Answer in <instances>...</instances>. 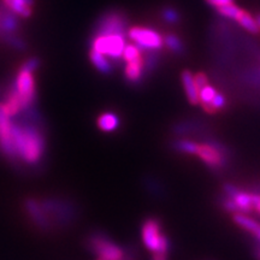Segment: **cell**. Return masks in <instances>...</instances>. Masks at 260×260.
I'll return each instance as SVG.
<instances>
[{
	"mask_svg": "<svg viewBox=\"0 0 260 260\" xmlns=\"http://www.w3.org/2000/svg\"><path fill=\"white\" fill-rule=\"evenodd\" d=\"M16 159L28 165H37L46 152V140L38 125L14 123L11 130Z\"/></svg>",
	"mask_w": 260,
	"mask_h": 260,
	"instance_id": "obj_1",
	"label": "cell"
},
{
	"mask_svg": "<svg viewBox=\"0 0 260 260\" xmlns=\"http://www.w3.org/2000/svg\"><path fill=\"white\" fill-rule=\"evenodd\" d=\"M161 222L154 217L145 219L141 226L142 242L149 252L168 254L171 248L169 237L161 233Z\"/></svg>",
	"mask_w": 260,
	"mask_h": 260,
	"instance_id": "obj_2",
	"label": "cell"
},
{
	"mask_svg": "<svg viewBox=\"0 0 260 260\" xmlns=\"http://www.w3.org/2000/svg\"><path fill=\"white\" fill-rule=\"evenodd\" d=\"M125 45V34H95L92 40V50L116 60L122 58Z\"/></svg>",
	"mask_w": 260,
	"mask_h": 260,
	"instance_id": "obj_3",
	"label": "cell"
},
{
	"mask_svg": "<svg viewBox=\"0 0 260 260\" xmlns=\"http://www.w3.org/2000/svg\"><path fill=\"white\" fill-rule=\"evenodd\" d=\"M88 247L103 260H125V252L104 234H93L88 239Z\"/></svg>",
	"mask_w": 260,
	"mask_h": 260,
	"instance_id": "obj_4",
	"label": "cell"
},
{
	"mask_svg": "<svg viewBox=\"0 0 260 260\" xmlns=\"http://www.w3.org/2000/svg\"><path fill=\"white\" fill-rule=\"evenodd\" d=\"M128 38L141 51H158L164 45V38L157 30L146 27L129 29Z\"/></svg>",
	"mask_w": 260,
	"mask_h": 260,
	"instance_id": "obj_5",
	"label": "cell"
},
{
	"mask_svg": "<svg viewBox=\"0 0 260 260\" xmlns=\"http://www.w3.org/2000/svg\"><path fill=\"white\" fill-rule=\"evenodd\" d=\"M195 155H198L204 164L213 170H219L226 164L228 155L222 146L211 142V144H198Z\"/></svg>",
	"mask_w": 260,
	"mask_h": 260,
	"instance_id": "obj_6",
	"label": "cell"
},
{
	"mask_svg": "<svg viewBox=\"0 0 260 260\" xmlns=\"http://www.w3.org/2000/svg\"><path fill=\"white\" fill-rule=\"evenodd\" d=\"M16 90L21 98L23 111L30 109L32 104L37 100V88H35V81L30 71L19 70L17 79L14 82Z\"/></svg>",
	"mask_w": 260,
	"mask_h": 260,
	"instance_id": "obj_7",
	"label": "cell"
},
{
	"mask_svg": "<svg viewBox=\"0 0 260 260\" xmlns=\"http://www.w3.org/2000/svg\"><path fill=\"white\" fill-rule=\"evenodd\" d=\"M223 190L226 198L233 200L239 212L248 213L253 210V194L239 189V188L230 183L224 184Z\"/></svg>",
	"mask_w": 260,
	"mask_h": 260,
	"instance_id": "obj_8",
	"label": "cell"
},
{
	"mask_svg": "<svg viewBox=\"0 0 260 260\" xmlns=\"http://www.w3.org/2000/svg\"><path fill=\"white\" fill-rule=\"evenodd\" d=\"M125 19L118 14H107L96 27V34H125Z\"/></svg>",
	"mask_w": 260,
	"mask_h": 260,
	"instance_id": "obj_9",
	"label": "cell"
},
{
	"mask_svg": "<svg viewBox=\"0 0 260 260\" xmlns=\"http://www.w3.org/2000/svg\"><path fill=\"white\" fill-rule=\"evenodd\" d=\"M24 207L27 213L29 214V217H30V219L34 222V224L39 228V229H50V219H48V216L44 211V209H42V206L38 200L27 199L24 203Z\"/></svg>",
	"mask_w": 260,
	"mask_h": 260,
	"instance_id": "obj_10",
	"label": "cell"
},
{
	"mask_svg": "<svg viewBox=\"0 0 260 260\" xmlns=\"http://www.w3.org/2000/svg\"><path fill=\"white\" fill-rule=\"evenodd\" d=\"M18 28V21L11 10L5 6L0 9V38L8 34H14Z\"/></svg>",
	"mask_w": 260,
	"mask_h": 260,
	"instance_id": "obj_11",
	"label": "cell"
},
{
	"mask_svg": "<svg viewBox=\"0 0 260 260\" xmlns=\"http://www.w3.org/2000/svg\"><path fill=\"white\" fill-rule=\"evenodd\" d=\"M182 84H183L184 92H186L187 99L191 105H198L199 104V89H198L197 83H195L194 75L189 70L183 71L181 75Z\"/></svg>",
	"mask_w": 260,
	"mask_h": 260,
	"instance_id": "obj_12",
	"label": "cell"
},
{
	"mask_svg": "<svg viewBox=\"0 0 260 260\" xmlns=\"http://www.w3.org/2000/svg\"><path fill=\"white\" fill-rule=\"evenodd\" d=\"M96 125L104 133H113L121 125V118L115 112H104L98 117Z\"/></svg>",
	"mask_w": 260,
	"mask_h": 260,
	"instance_id": "obj_13",
	"label": "cell"
},
{
	"mask_svg": "<svg viewBox=\"0 0 260 260\" xmlns=\"http://www.w3.org/2000/svg\"><path fill=\"white\" fill-rule=\"evenodd\" d=\"M145 73V65H144V59L130 61V63H126L124 75L126 81H129L130 83H139L140 81L142 80Z\"/></svg>",
	"mask_w": 260,
	"mask_h": 260,
	"instance_id": "obj_14",
	"label": "cell"
},
{
	"mask_svg": "<svg viewBox=\"0 0 260 260\" xmlns=\"http://www.w3.org/2000/svg\"><path fill=\"white\" fill-rule=\"evenodd\" d=\"M89 58L94 67H95V69L102 74H110L112 71V65L110 63V60L100 52L90 50Z\"/></svg>",
	"mask_w": 260,
	"mask_h": 260,
	"instance_id": "obj_15",
	"label": "cell"
},
{
	"mask_svg": "<svg viewBox=\"0 0 260 260\" xmlns=\"http://www.w3.org/2000/svg\"><path fill=\"white\" fill-rule=\"evenodd\" d=\"M237 22H239L240 25H241L242 28H245L247 31L252 32V34H256V32H259V30H260L256 19L254 17H252L251 15L247 14V12H245V11L241 12L240 17L237 18Z\"/></svg>",
	"mask_w": 260,
	"mask_h": 260,
	"instance_id": "obj_16",
	"label": "cell"
},
{
	"mask_svg": "<svg viewBox=\"0 0 260 260\" xmlns=\"http://www.w3.org/2000/svg\"><path fill=\"white\" fill-rule=\"evenodd\" d=\"M172 146H174V148L176 149L177 152H180V153L194 154L195 155L198 144H197V142L191 141V140L180 139V140H176V141H174Z\"/></svg>",
	"mask_w": 260,
	"mask_h": 260,
	"instance_id": "obj_17",
	"label": "cell"
},
{
	"mask_svg": "<svg viewBox=\"0 0 260 260\" xmlns=\"http://www.w3.org/2000/svg\"><path fill=\"white\" fill-rule=\"evenodd\" d=\"M3 4L11 10L12 12H16V14L23 16V17H29L31 15V8L28 5H22L19 3L14 2V0H3Z\"/></svg>",
	"mask_w": 260,
	"mask_h": 260,
	"instance_id": "obj_18",
	"label": "cell"
},
{
	"mask_svg": "<svg viewBox=\"0 0 260 260\" xmlns=\"http://www.w3.org/2000/svg\"><path fill=\"white\" fill-rule=\"evenodd\" d=\"M122 58L126 61V63L142 59L141 50L134 44H126L124 51H123Z\"/></svg>",
	"mask_w": 260,
	"mask_h": 260,
	"instance_id": "obj_19",
	"label": "cell"
},
{
	"mask_svg": "<svg viewBox=\"0 0 260 260\" xmlns=\"http://www.w3.org/2000/svg\"><path fill=\"white\" fill-rule=\"evenodd\" d=\"M216 93L217 90L214 89V87L211 86L210 83L199 90V104L203 105L204 109H206V107L210 105L211 102H212L213 96L216 95Z\"/></svg>",
	"mask_w": 260,
	"mask_h": 260,
	"instance_id": "obj_20",
	"label": "cell"
},
{
	"mask_svg": "<svg viewBox=\"0 0 260 260\" xmlns=\"http://www.w3.org/2000/svg\"><path fill=\"white\" fill-rule=\"evenodd\" d=\"M164 44L174 53H182L183 52V44H182L181 39L176 34H168L164 38Z\"/></svg>",
	"mask_w": 260,
	"mask_h": 260,
	"instance_id": "obj_21",
	"label": "cell"
},
{
	"mask_svg": "<svg viewBox=\"0 0 260 260\" xmlns=\"http://www.w3.org/2000/svg\"><path fill=\"white\" fill-rule=\"evenodd\" d=\"M225 106H226V98L224 96V94L217 92L216 95L213 96L212 102H211L210 105L205 110H206V112L209 113H216L220 111V110H223Z\"/></svg>",
	"mask_w": 260,
	"mask_h": 260,
	"instance_id": "obj_22",
	"label": "cell"
},
{
	"mask_svg": "<svg viewBox=\"0 0 260 260\" xmlns=\"http://www.w3.org/2000/svg\"><path fill=\"white\" fill-rule=\"evenodd\" d=\"M242 11L243 10L240 9L239 6H236L234 3L218 8V12L220 15L229 19H235V21H237V18L240 17V15H241Z\"/></svg>",
	"mask_w": 260,
	"mask_h": 260,
	"instance_id": "obj_23",
	"label": "cell"
},
{
	"mask_svg": "<svg viewBox=\"0 0 260 260\" xmlns=\"http://www.w3.org/2000/svg\"><path fill=\"white\" fill-rule=\"evenodd\" d=\"M162 18L169 24H175L180 21V14L172 8H167L162 11Z\"/></svg>",
	"mask_w": 260,
	"mask_h": 260,
	"instance_id": "obj_24",
	"label": "cell"
},
{
	"mask_svg": "<svg viewBox=\"0 0 260 260\" xmlns=\"http://www.w3.org/2000/svg\"><path fill=\"white\" fill-rule=\"evenodd\" d=\"M2 39L8 42L9 45H11L12 47L18 48V50H23V48H25V42L22 40V39L16 37V35H14V34L4 35V37H2Z\"/></svg>",
	"mask_w": 260,
	"mask_h": 260,
	"instance_id": "obj_25",
	"label": "cell"
},
{
	"mask_svg": "<svg viewBox=\"0 0 260 260\" xmlns=\"http://www.w3.org/2000/svg\"><path fill=\"white\" fill-rule=\"evenodd\" d=\"M39 65H40V60H39L38 58H30V59H28L27 61H24V63L22 64L21 69L19 70L30 71V73H32V71L38 69Z\"/></svg>",
	"mask_w": 260,
	"mask_h": 260,
	"instance_id": "obj_26",
	"label": "cell"
},
{
	"mask_svg": "<svg viewBox=\"0 0 260 260\" xmlns=\"http://www.w3.org/2000/svg\"><path fill=\"white\" fill-rule=\"evenodd\" d=\"M194 80H195V83H197L198 89H199V90L201 88H204L205 86H207V84H209V80H207L206 75L203 74V73L194 75Z\"/></svg>",
	"mask_w": 260,
	"mask_h": 260,
	"instance_id": "obj_27",
	"label": "cell"
},
{
	"mask_svg": "<svg viewBox=\"0 0 260 260\" xmlns=\"http://www.w3.org/2000/svg\"><path fill=\"white\" fill-rule=\"evenodd\" d=\"M207 4H210L211 6H214V8H220V6L232 4L234 0H206Z\"/></svg>",
	"mask_w": 260,
	"mask_h": 260,
	"instance_id": "obj_28",
	"label": "cell"
},
{
	"mask_svg": "<svg viewBox=\"0 0 260 260\" xmlns=\"http://www.w3.org/2000/svg\"><path fill=\"white\" fill-rule=\"evenodd\" d=\"M253 210L260 213V195L258 194H253Z\"/></svg>",
	"mask_w": 260,
	"mask_h": 260,
	"instance_id": "obj_29",
	"label": "cell"
},
{
	"mask_svg": "<svg viewBox=\"0 0 260 260\" xmlns=\"http://www.w3.org/2000/svg\"><path fill=\"white\" fill-rule=\"evenodd\" d=\"M152 260H168V254H161V253H154Z\"/></svg>",
	"mask_w": 260,
	"mask_h": 260,
	"instance_id": "obj_30",
	"label": "cell"
},
{
	"mask_svg": "<svg viewBox=\"0 0 260 260\" xmlns=\"http://www.w3.org/2000/svg\"><path fill=\"white\" fill-rule=\"evenodd\" d=\"M252 234L260 241V224H259V223L256 224V226L254 228V230H253Z\"/></svg>",
	"mask_w": 260,
	"mask_h": 260,
	"instance_id": "obj_31",
	"label": "cell"
},
{
	"mask_svg": "<svg viewBox=\"0 0 260 260\" xmlns=\"http://www.w3.org/2000/svg\"><path fill=\"white\" fill-rule=\"evenodd\" d=\"M256 22H258V24H259V28H260V15L258 16V18H256Z\"/></svg>",
	"mask_w": 260,
	"mask_h": 260,
	"instance_id": "obj_32",
	"label": "cell"
},
{
	"mask_svg": "<svg viewBox=\"0 0 260 260\" xmlns=\"http://www.w3.org/2000/svg\"><path fill=\"white\" fill-rule=\"evenodd\" d=\"M98 260H103V259H99V258H98Z\"/></svg>",
	"mask_w": 260,
	"mask_h": 260,
	"instance_id": "obj_33",
	"label": "cell"
}]
</instances>
